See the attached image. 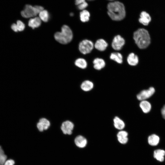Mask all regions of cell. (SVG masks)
Segmentation results:
<instances>
[{
    "label": "cell",
    "instance_id": "cell-23",
    "mask_svg": "<svg viewBox=\"0 0 165 165\" xmlns=\"http://www.w3.org/2000/svg\"><path fill=\"white\" fill-rule=\"evenodd\" d=\"M90 13L87 10H83L80 13V18L81 21L85 22L89 21Z\"/></svg>",
    "mask_w": 165,
    "mask_h": 165
},
{
    "label": "cell",
    "instance_id": "cell-13",
    "mask_svg": "<svg viewBox=\"0 0 165 165\" xmlns=\"http://www.w3.org/2000/svg\"><path fill=\"white\" fill-rule=\"evenodd\" d=\"M108 45V43L104 39H100L96 41L94 44V47L98 50L103 51L106 49Z\"/></svg>",
    "mask_w": 165,
    "mask_h": 165
},
{
    "label": "cell",
    "instance_id": "cell-32",
    "mask_svg": "<svg viewBox=\"0 0 165 165\" xmlns=\"http://www.w3.org/2000/svg\"><path fill=\"white\" fill-rule=\"evenodd\" d=\"M161 112L163 117L165 119V105L162 108Z\"/></svg>",
    "mask_w": 165,
    "mask_h": 165
},
{
    "label": "cell",
    "instance_id": "cell-8",
    "mask_svg": "<svg viewBox=\"0 0 165 165\" xmlns=\"http://www.w3.org/2000/svg\"><path fill=\"white\" fill-rule=\"evenodd\" d=\"M74 127V125L72 122L69 121H66L62 123L61 129L64 134L70 135L72 133Z\"/></svg>",
    "mask_w": 165,
    "mask_h": 165
},
{
    "label": "cell",
    "instance_id": "cell-11",
    "mask_svg": "<svg viewBox=\"0 0 165 165\" xmlns=\"http://www.w3.org/2000/svg\"><path fill=\"white\" fill-rule=\"evenodd\" d=\"M128 133L126 131L124 130L120 131L117 135L118 141L121 144H126L128 141Z\"/></svg>",
    "mask_w": 165,
    "mask_h": 165
},
{
    "label": "cell",
    "instance_id": "cell-34",
    "mask_svg": "<svg viewBox=\"0 0 165 165\" xmlns=\"http://www.w3.org/2000/svg\"><path fill=\"white\" fill-rule=\"evenodd\" d=\"M88 0V1H92V0Z\"/></svg>",
    "mask_w": 165,
    "mask_h": 165
},
{
    "label": "cell",
    "instance_id": "cell-15",
    "mask_svg": "<svg viewBox=\"0 0 165 165\" xmlns=\"http://www.w3.org/2000/svg\"><path fill=\"white\" fill-rule=\"evenodd\" d=\"M165 151L161 149L155 150L154 152L153 156L157 160L160 162H163L164 159Z\"/></svg>",
    "mask_w": 165,
    "mask_h": 165
},
{
    "label": "cell",
    "instance_id": "cell-35",
    "mask_svg": "<svg viewBox=\"0 0 165 165\" xmlns=\"http://www.w3.org/2000/svg\"><path fill=\"white\" fill-rule=\"evenodd\" d=\"M108 0L112 1V0Z\"/></svg>",
    "mask_w": 165,
    "mask_h": 165
},
{
    "label": "cell",
    "instance_id": "cell-21",
    "mask_svg": "<svg viewBox=\"0 0 165 165\" xmlns=\"http://www.w3.org/2000/svg\"><path fill=\"white\" fill-rule=\"evenodd\" d=\"M94 87L93 83L89 80H86L82 83L81 87L84 91H88L91 90Z\"/></svg>",
    "mask_w": 165,
    "mask_h": 165
},
{
    "label": "cell",
    "instance_id": "cell-18",
    "mask_svg": "<svg viewBox=\"0 0 165 165\" xmlns=\"http://www.w3.org/2000/svg\"><path fill=\"white\" fill-rule=\"evenodd\" d=\"M140 106L145 113L148 112L150 111L151 108L150 103L145 100L141 101L140 104Z\"/></svg>",
    "mask_w": 165,
    "mask_h": 165
},
{
    "label": "cell",
    "instance_id": "cell-22",
    "mask_svg": "<svg viewBox=\"0 0 165 165\" xmlns=\"http://www.w3.org/2000/svg\"><path fill=\"white\" fill-rule=\"evenodd\" d=\"M110 58L117 63L121 64L123 62V57L122 54L118 52L112 53L110 56Z\"/></svg>",
    "mask_w": 165,
    "mask_h": 165
},
{
    "label": "cell",
    "instance_id": "cell-17",
    "mask_svg": "<svg viewBox=\"0 0 165 165\" xmlns=\"http://www.w3.org/2000/svg\"><path fill=\"white\" fill-rule=\"evenodd\" d=\"M94 68L96 69L100 70L103 68L105 65L104 61L100 58H96L93 61Z\"/></svg>",
    "mask_w": 165,
    "mask_h": 165
},
{
    "label": "cell",
    "instance_id": "cell-33",
    "mask_svg": "<svg viewBox=\"0 0 165 165\" xmlns=\"http://www.w3.org/2000/svg\"><path fill=\"white\" fill-rule=\"evenodd\" d=\"M70 16H73V13H70Z\"/></svg>",
    "mask_w": 165,
    "mask_h": 165
},
{
    "label": "cell",
    "instance_id": "cell-10",
    "mask_svg": "<svg viewBox=\"0 0 165 165\" xmlns=\"http://www.w3.org/2000/svg\"><path fill=\"white\" fill-rule=\"evenodd\" d=\"M151 21V17L149 14L145 11H142L140 15L139 21L144 25H147Z\"/></svg>",
    "mask_w": 165,
    "mask_h": 165
},
{
    "label": "cell",
    "instance_id": "cell-4",
    "mask_svg": "<svg viewBox=\"0 0 165 165\" xmlns=\"http://www.w3.org/2000/svg\"><path fill=\"white\" fill-rule=\"evenodd\" d=\"M39 12L35 6L30 5H26L24 9L21 11V14L22 16L25 18H29L36 16Z\"/></svg>",
    "mask_w": 165,
    "mask_h": 165
},
{
    "label": "cell",
    "instance_id": "cell-24",
    "mask_svg": "<svg viewBox=\"0 0 165 165\" xmlns=\"http://www.w3.org/2000/svg\"><path fill=\"white\" fill-rule=\"evenodd\" d=\"M39 14V18L41 20L45 22L48 21L50 16V14L47 10H43Z\"/></svg>",
    "mask_w": 165,
    "mask_h": 165
},
{
    "label": "cell",
    "instance_id": "cell-28",
    "mask_svg": "<svg viewBox=\"0 0 165 165\" xmlns=\"http://www.w3.org/2000/svg\"><path fill=\"white\" fill-rule=\"evenodd\" d=\"M87 3L86 1L79 5L77 6L78 9L80 10H83L88 6Z\"/></svg>",
    "mask_w": 165,
    "mask_h": 165
},
{
    "label": "cell",
    "instance_id": "cell-12",
    "mask_svg": "<svg viewBox=\"0 0 165 165\" xmlns=\"http://www.w3.org/2000/svg\"><path fill=\"white\" fill-rule=\"evenodd\" d=\"M74 141L76 146L79 148H84L87 143V139L81 135L77 136L75 139Z\"/></svg>",
    "mask_w": 165,
    "mask_h": 165
},
{
    "label": "cell",
    "instance_id": "cell-20",
    "mask_svg": "<svg viewBox=\"0 0 165 165\" xmlns=\"http://www.w3.org/2000/svg\"><path fill=\"white\" fill-rule=\"evenodd\" d=\"M160 138L159 137L155 134H152L148 137V143L151 146L157 145L158 144Z\"/></svg>",
    "mask_w": 165,
    "mask_h": 165
},
{
    "label": "cell",
    "instance_id": "cell-14",
    "mask_svg": "<svg viewBox=\"0 0 165 165\" xmlns=\"http://www.w3.org/2000/svg\"><path fill=\"white\" fill-rule=\"evenodd\" d=\"M41 24V20L39 17H36L30 19L28 21V26L34 29L39 27Z\"/></svg>",
    "mask_w": 165,
    "mask_h": 165
},
{
    "label": "cell",
    "instance_id": "cell-6",
    "mask_svg": "<svg viewBox=\"0 0 165 165\" xmlns=\"http://www.w3.org/2000/svg\"><path fill=\"white\" fill-rule=\"evenodd\" d=\"M125 43L124 38L120 35L115 36L112 42V46L115 50H120Z\"/></svg>",
    "mask_w": 165,
    "mask_h": 165
},
{
    "label": "cell",
    "instance_id": "cell-2",
    "mask_svg": "<svg viewBox=\"0 0 165 165\" xmlns=\"http://www.w3.org/2000/svg\"><path fill=\"white\" fill-rule=\"evenodd\" d=\"M135 43L141 49L146 48L150 43V38L148 31L144 28H139L134 33Z\"/></svg>",
    "mask_w": 165,
    "mask_h": 165
},
{
    "label": "cell",
    "instance_id": "cell-31",
    "mask_svg": "<svg viewBox=\"0 0 165 165\" xmlns=\"http://www.w3.org/2000/svg\"><path fill=\"white\" fill-rule=\"evenodd\" d=\"M85 2V0H75V4L78 6Z\"/></svg>",
    "mask_w": 165,
    "mask_h": 165
},
{
    "label": "cell",
    "instance_id": "cell-26",
    "mask_svg": "<svg viewBox=\"0 0 165 165\" xmlns=\"http://www.w3.org/2000/svg\"><path fill=\"white\" fill-rule=\"evenodd\" d=\"M7 158L6 155L5 154L3 150L0 146V165H4L6 160Z\"/></svg>",
    "mask_w": 165,
    "mask_h": 165
},
{
    "label": "cell",
    "instance_id": "cell-27",
    "mask_svg": "<svg viewBox=\"0 0 165 165\" xmlns=\"http://www.w3.org/2000/svg\"><path fill=\"white\" fill-rule=\"evenodd\" d=\"M18 31H22L24 30L25 28L24 24L21 21L18 20L16 24Z\"/></svg>",
    "mask_w": 165,
    "mask_h": 165
},
{
    "label": "cell",
    "instance_id": "cell-9",
    "mask_svg": "<svg viewBox=\"0 0 165 165\" xmlns=\"http://www.w3.org/2000/svg\"><path fill=\"white\" fill-rule=\"evenodd\" d=\"M50 125L49 121L47 119L44 118L41 119L37 123V126L38 130L40 131H42L44 130H47Z\"/></svg>",
    "mask_w": 165,
    "mask_h": 165
},
{
    "label": "cell",
    "instance_id": "cell-5",
    "mask_svg": "<svg viewBox=\"0 0 165 165\" xmlns=\"http://www.w3.org/2000/svg\"><path fill=\"white\" fill-rule=\"evenodd\" d=\"M94 44L91 41L87 39L83 40L79 45V50L82 54H85L90 53L94 48Z\"/></svg>",
    "mask_w": 165,
    "mask_h": 165
},
{
    "label": "cell",
    "instance_id": "cell-7",
    "mask_svg": "<svg viewBox=\"0 0 165 165\" xmlns=\"http://www.w3.org/2000/svg\"><path fill=\"white\" fill-rule=\"evenodd\" d=\"M155 92L154 88L153 87H150L148 90L141 91L137 95V98L140 101L145 100L153 95Z\"/></svg>",
    "mask_w": 165,
    "mask_h": 165
},
{
    "label": "cell",
    "instance_id": "cell-16",
    "mask_svg": "<svg viewBox=\"0 0 165 165\" xmlns=\"http://www.w3.org/2000/svg\"><path fill=\"white\" fill-rule=\"evenodd\" d=\"M127 61L129 64L131 66H135L138 62V56L133 53L130 54L127 58Z\"/></svg>",
    "mask_w": 165,
    "mask_h": 165
},
{
    "label": "cell",
    "instance_id": "cell-30",
    "mask_svg": "<svg viewBox=\"0 0 165 165\" xmlns=\"http://www.w3.org/2000/svg\"><path fill=\"white\" fill-rule=\"evenodd\" d=\"M12 29L15 32H16L18 31L16 24H13L11 26Z\"/></svg>",
    "mask_w": 165,
    "mask_h": 165
},
{
    "label": "cell",
    "instance_id": "cell-25",
    "mask_svg": "<svg viewBox=\"0 0 165 165\" xmlns=\"http://www.w3.org/2000/svg\"><path fill=\"white\" fill-rule=\"evenodd\" d=\"M75 64L78 67L82 69L86 68L87 66L86 61L82 58L77 59L75 61Z\"/></svg>",
    "mask_w": 165,
    "mask_h": 165
},
{
    "label": "cell",
    "instance_id": "cell-29",
    "mask_svg": "<svg viewBox=\"0 0 165 165\" xmlns=\"http://www.w3.org/2000/svg\"><path fill=\"white\" fill-rule=\"evenodd\" d=\"M15 161L12 159H9L6 160L5 162L4 165H14Z\"/></svg>",
    "mask_w": 165,
    "mask_h": 165
},
{
    "label": "cell",
    "instance_id": "cell-3",
    "mask_svg": "<svg viewBox=\"0 0 165 165\" xmlns=\"http://www.w3.org/2000/svg\"><path fill=\"white\" fill-rule=\"evenodd\" d=\"M55 40L62 44H67L70 42L73 38L72 31L67 25H63L61 32H56L54 35Z\"/></svg>",
    "mask_w": 165,
    "mask_h": 165
},
{
    "label": "cell",
    "instance_id": "cell-19",
    "mask_svg": "<svg viewBox=\"0 0 165 165\" xmlns=\"http://www.w3.org/2000/svg\"><path fill=\"white\" fill-rule=\"evenodd\" d=\"M113 122L115 127L118 130H122L125 127V124L124 122L117 116L114 118Z\"/></svg>",
    "mask_w": 165,
    "mask_h": 165
},
{
    "label": "cell",
    "instance_id": "cell-1",
    "mask_svg": "<svg viewBox=\"0 0 165 165\" xmlns=\"http://www.w3.org/2000/svg\"><path fill=\"white\" fill-rule=\"evenodd\" d=\"M108 14L113 20H121L124 18L126 15L124 5L118 1L109 3L107 6Z\"/></svg>",
    "mask_w": 165,
    "mask_h": 165
}]
</instances>
